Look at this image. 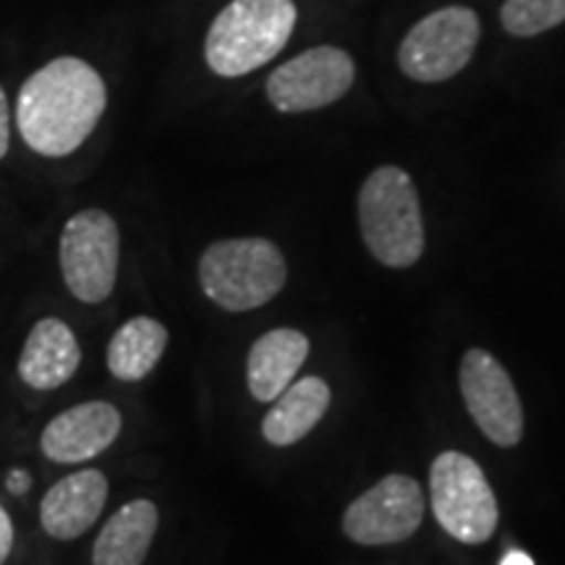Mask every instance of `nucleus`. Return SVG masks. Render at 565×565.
<instances>
[{
	"label": "nucleus",
	"instance_id": "obj_1",
	"mask_svg": "<svg viewBox=\"0 0 565 565\" xmlns=\"http://www.w3.org/2000/svg\"><path fill=\"white\" fill-rule=\"evenodd\" d=\"M108 89L87 61L55 58L21 84L17 126L24 145L42 158L76 152L100 124Z\"/></svg>",
	"mask_w": 565,
	"mask_h": 565
},
{
	"label": "nucleus",
	"instance_id": "obj_2",
	"mask_svg": "<svg viewBox=\"0 0 565 565\" xmlns=\"http://www.w3.org/2000/svg\"><path fill=\"white\" fill-rule=\"evenodd\" d=\"M294 26V0H231L210 24L204 58L225 79L252 74L286 47Z\"/></svg>",
	"mask_w": 565,
	"mask_h": 565
},
{
	"label": "nucleus",
	"instance_id": "obj_3",
	"mask_svg": "<svg viewBox=\"0 0 565 565\" xmlns=\"http://www.w3.org/2000/svg\"><path fill=\"white\" fill-rule=\"evenodd\" d=\"M359 225L366 249L385 267L404 270L424 254L422 204L404 168L383 166L359 192Z\"/></svg>",
	"mask_w": 565,
	"mask_h": 565
},
{
	"label": "nucleus",
	"instance_id": "obj_4",
	"mask_svg": "<svg viewBox=\"0 0 565 565\" xmlns=\"http://www.w3.org/2000/svg\"><path fill=\"white\" fill-rule=\"evenodd\" d=\"M286 257L270 238H223L200 259V286L225 312L265 307L286 286Z\"/></svg>",
	"mask_w": 565,
	"mask_h": 565
},
{
	"label": "nucleus",
	"instance_id": "obj_5",
	"mask_svg": "<svg viewBox=\"0 0 565 565\" xmlns=\"http://www.w3.org/2000/svg\"><path fill=\"white\" fill-rule=\"evenodd\" d=\"M429 500L437 524L463 545H484L498 529V500L482 466L458 450H445L435 458Z\"/></svg>",
	"mask_w": 565,
	"mask_h": 565
},
{
	"label": "nucleus",
	"instance_id": "obj_6",
	"mask_svg": "<svg viewBox=\"0 0 565 565\" xmlns=\"http://www.w3.org/2000/svg\"><path fill=\"white\" fill-rule=\"evenodd\" d=\"M63 282L74 299L100 303L116 288L121 233L105 210H82L63 225L58 242Z\"/></svg>",
	"mask_w": 565,
	"mask_h": 565
},
{
	"label": "nucleus",
	"instance_id": "obj_7",
	"mask_svg": "<svg viewBox=\"0 0 565 565\" xmlns=\"http://www.w3.org/2000/svg\"><path fill=\"white\" fill-rule=\"evenodd\" d=\"M479 42V17L466 6H448L424 17L401 42L398 66L414 82L435 84L466 68Z\"/></svg>",
	"mask_w": 565,
	"mask_h": 565
},
{
	"label": "nucleus",
	"instance_id": "obj_8",
	"mask_svg": "<svg viewBox=\"0 0 565 565\" xmlns=\"http://www.w3.org/2000/svg\"><path fill=\"white\" fill-rule=\"evenodd\" d=\"M356 66L335 45L309 47L282 63L267 79V97L280 113H307L328 108L351 89Z\"/></svg>",
	"mask_w": 565,
	"mask_h": 565
},
{
	"label": "nucleus",
	"instance_id": "obj_9",
	"mask_svg": "<svg viewBox=\"0 0 565 565\" xmlns=\"http://www.w3.org/2000/svg\"><path fill=\"white\" fill-rule=\"evenodd\" d=\"M458 383H461L463 404L487 440L500 445V448H513L521 443V437H524V406L515 393L511 374L492 353L484 349L466 351Z\"/></svg>",
	"mask_w": 565,
	"mask_h": 565
},
{
	"label": "nucleus",
	"instance_id": "obj_10",
	"mask_svg": "<svg viewBox=\"0 0 565 565\" xmlns=\"http://www.w3.org/2000/svg\"><path fill=\"white\" fill-rule=\"evenodd\" d=\"M424 521V492L416 479L391 475L356 498L343 515V532L364 547L406 542Z\"/></svg>",
	"mask_w": 565,
	"mask_h": 565
},
{
	"label": "nucleus",
	"instance_id": "obj_11",
	"mask_svg": "<svg viewBox=\"0 0 565 565\" xmlns=\"http://www.w3.org/2000/svg\"><path fill=\"white\" fill-rule=\"evenodd\" d=\"M124 416L108 401H87L71 406L42 429V456L53 463H84L97 458L118 440Z\"/></svg>",
	"mask_w": 565,
	"mask_h": 565
},
{
	"label": "nucleus",
	"instance_id": "obj_12",
	"mask_svg": "<svg viewBox=\"0 0 565 565\" xmlns=\"http://www.w3.org/2000/svg\"><path fill=\"white\" fill-rule=\"evenodd\" d=\"M105 503H108V479L103 471H74L45 492L40 503V524L53 540H76L95 526Z\"/></svg>",
	"mask_w": 565,
	"mask_h": 565
},
{
	"label": "nucleus",
	"instance_id": "obj_13",
	"mask_svg": "<svg viewBox=\"0 0 565 565\" xmlns=\"http://www.w3.org/2000/svg\"><path fill=\"white\" fill-rule=\"evenodd\" d=\"M82 349L74 330L58 317H42L26 335L19 356V377L32 391H55L74 377Z\"/></svg>",
	"mask_w": 565,
	"mask_h": 565
},
{
	"label": "nucleus",
	"instance_id": "obj_14",
	"mask_svg": "<svg viewBox=\"0 0 565 565\" xmlns=\"http://www.w3.org/2000/svg\"><path fill=\"white\" fill-rule=\"evenodd\" d=\"M309 356V338L294 328H278L254 341L246 359V385L263 404H273L294 383Z\"/></svg>",
	"mask_w": 565,
	"mask_h": 565
},
{
	"label": "nucleus",
	"instance_id": "obj_15",
	"mask_svg": "<svg viewBox=\"0 0 565 565\" xmlns=\"http://www.w3.org/2000/svg\"><path fill=\"white\" fill-rule=\"evenodd\" d=\"M158 505L131 500L105 521L92 547V565H141L158 532Z\"/></svg>",
	"mask_w": 565,
	"mask_h": 565
},
{
	"label": "nucleus",
	"instance_id": "obj_16",
	"mask_svg": "<svg viewBox=\"0 0 565 565\" xmlns=\"http://www.w3.org/2000/svg\"><path fill=\"white\" fill-rule=\"evenodd\" d=\"M330 406V387L320 377H303L282 391L263 419V435L270 445L288 448L303 440Z\"/></svg>",
	"mask_w": 565,
	"mask_h": 565
},
{
	"label": "nucleus",
	"instance_id": "obj_17",
	"mask_svg": "<svg viewBox=\"0 0 565 565\" xmlns=\"http://www.w3.org/2000/svg\"><path fill=\"white\" fill-rule=\"evenodd\" d=\"M168 349V328L152 317H131L108 343V370L121 383H139L150 374Z\"/></svg>",
	"mask_w": 565,
	"mask_h": 565
},
{
	"label": "nucleus",
	"instance_id": "obj_18",
	"mask_svg": "<svg viewBox=\"0 0 565 565\" xmlns=\"http://www.w3.org/2000/svg\"><path fill=\"white\" fill-rule=\"evenodd\" d=\"M500 21L513 38H534L565 21V0H505Z\"/></svg>",
	"mask_w": 565,
	"mask_h": 565
},
{
	"label": "nucleus",
	"instance_id": "obj_19",
	"mask_svg": "<svg viewBox=\"0 0 565 565\" xmlns=\"http://www.w3.org/2000/svg\"><path fill=\"white\" fill-rule=\"evenodd\" d=\"M11 147V105L6 97V89L0 87V160L9 154Z\"/></svg>",
	"mask_w": 565,
	"mask_h": 565
},
{
	"label": "nucleus",
	"instance_id": "obj_20",
	"mask_svg": "<svg viewBox=\"0 0 565 565\" xmlns=\"http://www.w3.org/2000/svg\"><path fill=\"white\" fill-rule=\"evenodd\" d=\"M11 550H13V521L9 511L0 505V565L9 561Z\"/></svg>",
	"mask_w": 565,
	"mask_h": 565
},
{
	"label": "nucleus",
	"instance_id": "obj_21",
	"mask_svg": "<svg viewBox=\"0 0 565 565\" xmlns=\"http://www.w3.org/2000/svg\"><path fill=\"white\" fill-rule=\"evenodd\" d=\"M9 490L13 492V494H19V492H26L30 490V477L24 475V471H11V477H9Z\"/></svg>",
	"mask_w": 565,
	"mask_h": 565
},
{
	"label": "nucleus",
	"instance_id": "obj_22",
	"mask_svg": "<svg viewBox=\"0 0 565 565\" xmlns=\"http://www.w3.org/2000/svg\"><path fill=\"white\" fill-rule=\"evenodd\" d=\"M500 565H534V561L526 553H521V550H513V553H508L503 557V563Z\"/></svg>",
	"mask_w": 565,
	"mask_h": 565
}]
</instances>
